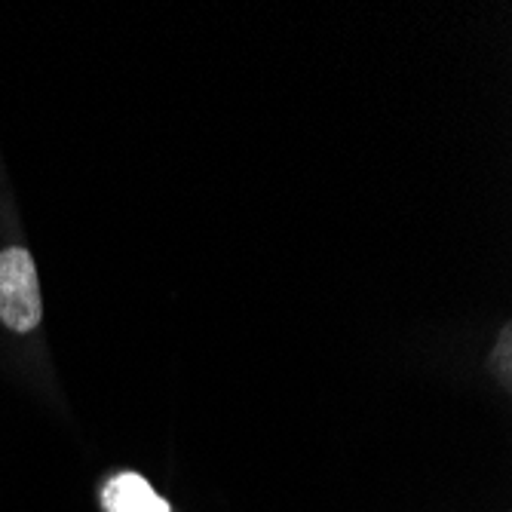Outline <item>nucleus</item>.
Returning a JSON list of instances; mask_svg holds the SVG:
<instances>
[{
  "label": "nucleus",
  "instance_id": "1",
  "mask_svg": "<svg viewBox=\"0 0 512 512\" xmlns=\"http://www.w3.org/2000/svg\"><path fill=\"white\" fill-rule=\"evenodd\" d=\"M43 316L34 258L25 249L0 252V319L13 332H31Z\"/></svg>",
  "mask_w": 512,
  "mask_h": 512
},
{
  "label": "nucleus",
  "instance_id": "2",
  "mask_svg": "<svg viewBox=\"0 0 512 512\" xmlns=\"http://www.w3.org/2000/svg\"><path fill=\"white\" fill-rule=\"evenodd\" d=\"M105 512H172L169 503L138 473L114 476L102 491Z\"/></svg>",
  "mask_w": 512,
  "mask_h": 512
},
{
  "label": "nucleus",
  "instance_id": "3",
  "mask_svg": "<svg viewBox=\"0 0 512 512\" xmlns=\"http://www.w3.org/2000/svg\"><path fill=\"white\" fill-rule=\"evenodd\" d=\"M500 362H503V375H509L506 365H509V332H503V341H500Z\"/></svg>",
  "mask_w": 512,
  "mask_h": 512
}]
</instances>
